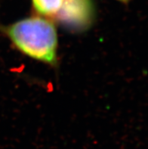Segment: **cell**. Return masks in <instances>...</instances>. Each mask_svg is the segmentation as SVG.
Wrapping results in <instances>:
<instances>
[{
    "mask_svg": "<svg viewBox=\"0 0 148 149\" xmlns=\"http://www.w3.org/2000/svg\"><path fill=\"white\" fill-rule=\"evenodd\" d=\"M16 49L30 58L49 65L58 61V33L50 20L41 16L21 19L5 29Z\"/></svg>",
    "mask_w": 148,
    "mask_h": 149,
    "instance_id": "obj_1",
    "label": "cell"
},
{
    "mask_svg": "<svg viewBox=\"0 0 148 149\" xmlns=\"http://www.w3.org/2000/svg\"><path fill=\"white\" fill-rule=\"evenodd\" d=\"M54 17L68 29L83 30L88 28L94 17V8L90 0H64Z\"/></svg>",
    "mask_w": 148,
    "mask_h": 149,
    "instance_id": "obj_2",
    "label": "cell"
},
{
    "mask_svg": "<svg viewBox=\"0 0 148 149\" xmlns=\"http://www.w3.org/2000/svg\"><path fill=\"white\" fill-rule=\"evenodd\" d=\"M34 10L41 17H54L61 8L64 0H31Z\"/></svg>",
    "mask_w": 148,
    "mask_h": 149,
    "instance_id": "obj_3",
    "label": "cell"
},
{
    "mask_svg": "<svg viewBox=\"0 0 148 149\" xmlns=\"http://www.w3.org/2000/svg\"><path fill=\"white\" fill-rule=\"evenodd\" d=\"M119 1H120V2H129V0H119Z\"/></svg>",
    "mask_w": 148,
    "mask_h": 149,
    "instance_id": "obj_4",
    "label": "cell"
}]
</instances>
